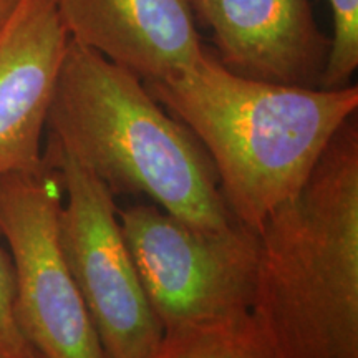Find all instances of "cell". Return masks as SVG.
<instances>
[{
  "label": "cell",
  "mask_w": 358,
  "mask_h": 358,
  "mask_svg": "<svg viewBox=\"0 0 358 358\" xmlns=\"http://www.w3.org/2000/svg\"><path fill=\"white\" fill-rule=\"evenodd\" d=\"M145 85L204 146L232 217L256 231L302 189L358 110L357 85L325 90L245 78L209 48L185 73Z\"/></svg>",
  "instance_id": "1"
},
{
  "label": "cell",
  "mask_w": 358,
  "mask_h": 358,
  "mask_svg": "<svg viewBox=\"0 0 358 358\" xmlns=\"http://www.w3.org/2000/svg\"><path fill=\"white\" fill-rule=\"evenodd\" d=\"M252 313L282 358H358V120L259 229Z\"/></svg>",
  "instance_id": "2"
},
{
  "label": "cell",
  "mask_w": 358,
  "mask_h": 358,
  "mask_svg": "<svg viewBox=\"0 0 358 358\" xmlns=\"http://www.w3.org/2000/svg\"><path fill=\"white\" fill-rule=\"evenodd\" d=\"M47 143L113 194L146 196L194 227L237 222L209 155L136 75L69 40L47 118Z\"/></svg>",
  "instance_id": "3"
},
{
  "label": "cell",
  "mask_w": 358,
  "mask_h": 358,
  "mask_svg": "<svg viewBox=\"0 0 358 358\" xmlns=\"http://www.w3.org/2000/svg\"><path fill=\"white\" fill-rule=\"evenodd\" d=\"M148 302L164 335L252 312L259 231L194 227L156 204L118 211Z\"/></svg>",
  "instance_id": "4"
},
{
  "label": "cell",
  "mask_w": 358,
  "mask_h": 358,
  "mask_svg": "<svg viewBox=\"0 0 358 358\" xmlns=\"http://www.w3.org/2000/svg\"><path fill=\"white\" fill-rule=\"evenodd\" d=\"M65 201L58 241L106 358H146L164 330L148 302L124 239L115 194L60 148L47 143Z\"/></svg>",
  "instance_id": "5"
},
{
  "label": "cell",
  "mask_w": 358,
  "mask_h": 358,
  "mask_svg": "<svg viewBox=\"0 0 358 358\" xmlns=\"http://www.w3.org/2000/svg\"><path fill=\"white\" fill-rule=\"evenodd\" d=\"M64 187L38 173L0 178V236L15 275V319L42 358H106L58 241Z\"/></svg>",
  "instance_id": "6"
},
{
  "label": "cell",
  "mask_w": 358,
  "mask_h": 358,
  "mask_svg": "<svg viewBox=\"0 0 358 358\" xmlns=\"http://www.w3.org/2000/svg\"><path fill=\"white\" fill-rule=\"evenodd\" d=\"M69 40L55 0H17L0 25V178L45 168L42 138Z\"/></svg>",
  "instance_id": "7"
},
{
  "label": "cell",
  "mask_w": 358,
  "mask_h": 358,
  "mask_svg": "<svg viewBox=\"0 0 358 358\" xmlns=\"http://www.w3.org/2000/svg\"><path fill=\"white\" fill-rule=\"evenodd\" d=\"M213 34L217 60L232 73L290 87L320 88L330 38L310 0H189Z\"/></svg>",
  "instance_id": "8"
},
{
  "label": "cell",
  "mask_w": 358,
  "mask_h": 358,
  "mask_svg": "<svg viewBox=\"0 0 358 358\" xmlns=\"http://www.w3.org/2000/svg\"><path fill=\"white\" fill-rule=\"evenodd\" d=\"M71 42L143 83L185 73L204 55L189 0H55Z\"/></svg>",
  "instance_id": "9"
},
{
  "label": "cell",
  "mask_w": 358,
  "mask_h": 358,
  "mask_svg": "<svg viewBox=\"0 0 358 358\" xmlns=\"http://www.w3.org/2000/svg\"><path fill=\"white\" fill-rule=\"evenodd\" d=\"M146 358H282L252 312L166 334Z\"/></svg>",
  "instance_id": "10"
},
{
  "label": "cell",
  "mask_w": 358,
  "mask_h": 358,
  "mask_svg": "<svg viewBox=\"0 0 358 358\" xmlns=\"http://www.w3.org/2000/svg\"><path fill=\"white\" fill-rule=\"evenodd\" d=\"M334 35L320 88L338 90L352 85L358 69V0H329Z\"/></svg>",
  "instance_id": "11"
},
{
  "label": "cell",
  "mask_w": 358,
  "mask_h": 358,
  "mask_svg": "<svg viewBox=\"0 0 358 358\" xmlns=\"http://www.w3.org/2000/svg\"><path fill=\"white\" fill-rule=\"evenodd\" d=\"M13 306L15 275L12 259L0 244V358H42L22 334Z\"/></svg>",
  "instance_id": "12"
},
{
  "label": "cell",
  "mask_w": 358,
  "mask_h": 358,
  "mask_svg": "<svg viewBox=\"0 0 358 358\" xmlns=\"http://www.w3.org/2000/svg\"><path fill=\"white\" fill-rule=\"evenodd\" d=\"M15 2L17 0H0V25L6 22L8 13H10L13 6H15Z\"/></svg>",
  "instance_id": "13"
}]
</instances>
